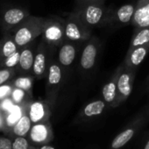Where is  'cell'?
Instances as JSON below:
<instances>
[{"instance_id": "obj_1", "label": "cell", "mask_w": 149, "mask_h": 149, "mask_svg": "<svg viewBox=\"0 0 149 149\" xmlns=\"http://www.w3.org/2000/svg\"><path fill=\"white\" fill-rule=\"evenodd\" d=\"M74 11L78 13L84 23L91 29L109 23L110 12L104 3L91 0H77V6Z\"/></svg>"}, {"instance_id": "obj_2", "label": "cell", "mask_w": 149, "mask_h": 149, "mask_svg": "<svg viewBox=\"0 0 149 149\" xmlns=\"http://www.w3.org/2000/svg\"><path fill=\"white\" fill-rule=\"evenodd\" d=\"M66 40L73 42L87 41L91 37V30L81 19L77 13L72 12L65 19Z\"/></svg>"}, {"instance_id": "obj_3", "label": "cell", "mask_w": 149, "mask_h": 149, "mask_svg": "<svg viewBox=\"0 0 149 149\" xmlns=\"http://www.w3.org/2000/svg\"><path fill=\"white\" fill-rule=\"evenodd\" d=\"M46 19L29 17L26 21L16 31L14 41L19 47H24L42 34Z\"/></svg>"}, {"instance_id": "obj_4", "label": "cell", "mask_w": 149, "mask_h": 149, "mask_svg": "<svg viewBox=\"0 0 149 149\" xmlns=\"http://www.w3.org/2000/svg\"><path fill=\"white\" fill-rule=\"evenodd\" d=\"M42 35L47 44L54 47H61L67 40L65 35V19L59 17L46 19Z\"/></svg>"}, {"instance_id": "obj_5", "label": "cell", "mask_w": 149, "mask_h": 149, "mask_svg": "<svg viewBox=\"0 0 149 149\" xmlns=\"http://www.w3.org/2000/svg\"><path fill=\"white\" fill-rule=\"evenodd\" d=\"M100 42L97 37H91L87 40L86 45L83 48L80 56V68L84 72L91 70L96 64V61L99 53Z\"/></svg>"}, {"instance_id": "obj_6", "label": "cell", "mask_w": 149, "mask_h": 149, "mask_svg": "<svg viewBox=\"0 0 149 149\" xmlns=\"http://www.w3.org/2000/svg\"><path fill=\"white\" fill-rule=\"evenodd\" d=\"M134 69L125 67L119 74L118 79V97L117 99H125L127 98L132 90V84L134 82L135 77Z\"/></svg>"}, {"instance_id": "obj_7", "label": "cell", "mask_w": 149, "mask_h": 149, "mask_svg": "<svg viewBox=\"0 0 149 149\" xmlns=\"http://www.w3.org/2000/svg\"><path fill=\"white\" fill-rule=\"evenodd\" d=\"M78 42L66 40L59 49L58 61L62 68L70 67L76 60L78 52Z\"/></svg>"}, {"instance_id": "obj_8", "label": "cell", "mask_w": 149, "mask_h": 149, "mask_svg": "<svg viewBox=\"0 0 149 149\" xmlns=\"http://www.w3.org/2000/svg\"><path fill=\"white\" fill-rule=\"evenodd\" d=\"M135 6L127 4L118 7L112 13H110L109 23L112 26H125L132 23Z\"/></svg>"}, {"instance_id": "obj_9", "label": "cell", "mask_w": 149, "mask_h": 149, "mask_svg": "<svg viewBox=\"0 0 149 149\" xmlns=\"http://www.w3.org/2000/svg\"><path fill=\"white\" fill-rule=\"evenodd\" d=\"M131 24L134 28L149 27V0H138Z\"/></svg>"}, {"instance_id": "obj_10", "label": "cell", "mask_w": 149, "mask_h": 149, "mask_svg": "<svg viewBox=\"0 0 149 149\" xmlns=\"http://www.w3.org/2000/svg\"><path fill=\"white\" fill-rule=\"evenodd\" d=\"M149 53V45L136 47L129 48L124 61V65L126 68L136 70V68L144 61L146 54Z\"/></svg>"}, {"instance_id": "obj_11", "label": "cell", "mask_w": 149, "mask_h": 149, "mask_svg": "<svg viewBox=\"0 0 149 149\" xmlns=\"http://www.w3.org/2000/svg\"><path fill=\"white\" fill-rule=\"evenodd\" d=\"M124 68V63L117 68L115 72L112 74L110 80L103 87V97L106 103H113L118 97V79L119 74Z\"/></svg>"}, {"instance_id": "obj_12", "label": "cell", "mask_w": 149, "mask_h": 149, "mask_svg": "<svg viewBox=\"0 0 149 149\" xmlns=\"http://www.w3.org/2000/svg\"><path fill=\"white\" fill-rule=\"evenodd\" d=\"M62 67L60 63L53 61L48 66L47 76V84L50 91H54V93L59 90L62 83Z\"/></svg>"}, {"instance_id": "obj_13", "label": "cell", "mask_w": 149, "mask_h": 149, "mask_svg": "<svg viewBox=\"0 0 149 149\" xmlns=\"http://www.w3.org/2000/svg\"><path fill=\"white\" fill-rule=\"evenodd\" d=\"M47 68V52L44 47L41 45L37 54L34 55V61L33 66V71L35 77L39 78H42L46 74Z\"/></svg>"}, {"instance_id": "obj_14", "label": "cell", "mask_w": 149, "mask_h": 149, "mask_svg": "<svg viewBox=\"0 0 149 149\" xmlns=\"http://www.w3.org/2000/svg\"><path fill=\"white\" fill-rule=\"evenodd\" d=\"M32 121L30 119V117L26 114H24L20 119L11 128V133L12 135L15 137L22 136L25 137L27 133H29L31 128H32Z\"/></svg>"}, {"instance_id": "obj_15", "label": "cell", "mask_w": 149, "mask_h": 149, "mask_svg": "<svg viewBox=\"0 0 149 149\" xmlns=\"http://www.w3.org/2000/svg\"><path fill=\"white\" fill-rule=\"evenodd\" d=\"M146 45H149V27L135 28L129 48Z\"/></svg>"}, {"instance_id": "obj_16", "label": "cell", "mask_w": 149, "mask_h": 149, "mask_svg": "<svg viewBox=\"0 0 149 149\" xmlns=\"http://www.w3.org/2000/svg\"><path fill=\"white\" fill-rule=\"evenodd\" d=\"M47 114V108L43 102L36 101L31 104L29 107L28 116L30 117V119L33 123L36 124L40 122Z\"/></svg>"}, {"instance_id": "obj_17", "label": "cell", "mask_w": 149, "mask_h": 149, "mask_svg": "<svg viewBox=\"0 0 149 149\" xmlns=\"http://www.w3.org/2000/svg\"><path fill=\"white\" fill-rule=\"evenodd\" d=\"M48 135V130L46 125L36 123L32 126L29 132V139L33 143L44 142Z\"/></svg>"}, {"instance_id": "obj_18", "label": "cell", "mask_w": 149, "mask_h": 149, "mask_svg": "<svg viewBox=\"0 0 149 149\" xmlns=\"http://www.w3.org/2000/svg\"><path fill=\"white\" fill-rule=\"evenodd\" d=\"M25 11L19 8H12L6 12L4 15L5 22L8 25H17L19 24L26 17Z\"/></svg>"}, {"instance_id": "obj_19", "label": "cell", "mask_w": 149, "mask_h": 149, "mask_svg": "<svg viewBox=\"0 0 149 149\" xmlns=\"http://www.w3.org/2000/svg\"><path fill=\"white\" fill-rule=\"evenodd\" d=\"M34 61L33 52L30 48H25L20 52L19 58V67L23 71H29L33 68Z\"/></svg>"}, {"instance_id": "obj_20", "label": "cell", "mask_w": 149, "mask_h": 149, "mask_svg": "<svg viewBox=\"0 0 149 149\" xmlns=\"http://www.w3.org/2000/svg\"><path fill=\"white\" fill-rule=\"evenodd\" d=\"M23 115L24 113H23V110L21 106H19L18 104H15L13 107V109L9 111L8 115L6 116L5 119V127L11 130V128L20 119V118Z\"/></svg>"}, {"instance_id": "obj_21", "label": "cell", "mask_w": 149, "mask_h": 149, "mask_svg": "<svg viewBox=\"0 0 149 149\" xmlns=\"http://www.w3.org/2000/svg\"><path fill=\"white\" fill-rule=\"evenodd\" d=\"M104 106H105L104 102H103L101 100L94 101V102L90 103L84 108V112L85 116H87V117H92V116L99 115L103 112Z\"/></svg>"}, {"instance_id": "obj_22", "label": "cell", "mask_w": 149, "mask_h": 149, "mask_svg": "<svg viewBox=\"0 0 149 149\" xmlns=\"http://www.w3.org/2000/svg\"><path fill=\"white\" fill-rule=\"evenodd\" d=\"M133 134H134V132L132 129H128V130L121 132L112 141V144H111L112 147L115 148V149L120 148L121 146H123L124 145H125L131 139V138L133 136Z\"/></svg>"}, {"instance_id": "obj_23", "label": "cell", "mask_w": 149, "mask_h": 149, "mask_svg": "<svg viewBox=\"0 0 149 149\" xmlns=\"http://www.w3.org/2000/svg\"><path fill=\"white\" fill-rule=\"evenodd\" d=\"M17 46L18 45L15 43V41H13L12 40H8L5 41V43L3 44V46L1 47L2 56L6 59L7 57L13 54L15 52H17Z\"/></svg>"}, {"instance_id": "obj_24", "label": "cell", "mask_w": 149, "mask_h": 149, "mask_svg": "<svg viewBox=\"0 0 149 149\" xmlns=\"http://www.w3.org/2000/svg\"><path fill=\"white\" fill-rule=\"evenodd\" d=\"M32 86H33L32 77H19L15 81V87L22 89L26 91H29L32 89Z\"/></svg>"}, {"instance_id": "obj_25", "label": "cell", "mask_w": 149, "mask_h": 149, "mask_svg": "<svg viewBox=\"0 0 149 149\" xmlns=\"http://www.w3.org/2000/svg\"><path fill=\"white\" fill-rule=\"evenodd\" d=\"M13 149H29L28 140L22 136L15 137L13 142Z\"/></svg>"}, {"instance_id": "obj_26", "label": "cell", "mask_w": 149, "mask_h": 149, "mask_svg": "<svg viewBox=\"0 0 149 149\" xmlns=\"http://www.w3.org/2000/svg\"><path fill=\"white\" fill-rule=\"evenodd\" d=\"M19 58H20V53L17 51L13 54H12L11 56H9L6 59L5 65L7 68H13L19 63Z\"/></svg>"}, {"instance_id": "obj_27", "label": "cell", "mask_w": 149, "mask_h": 149, "mask_svg": "<svg viewBox=\"0 0 149 149\" xmlns=\"http://www.w3.org/2000/svg\"><path fill=\"white\" fill-rule=\"evenodd\" d=\"M26 96V91L19 89V88H16L13 92H12V97H13V101L15 102L16 104H20L24 97Z\"/></svg>"}, {"instance_id": "obj_28", "label": "cell", "mask_w": 149, "mask_h": 149, "mask_svg": "<svg viewBox=\"0 0 149 149\" xmlns=\"http://www.w3.org/2000/svg\"><path fill=\"white\" fill-rule=\"evenodd\" d=\"M13 140L6 136H0V149H13Z\"/></svg>"}, {"instance_id": "obj_29", "label": "cell", "mask_w": 149, "mask_h": 149, "mask_svg": "<svg viewBox=\"0 0 149 149\" xmlns=\"http://www.w3.org/2000/svg\"><path fill=\"white\" fill-rule=\"evenodd\" d=\"M12 76L10 69H1L0 70V85L4 84Z\"/></svg>"}, {"instance_id": "obj_30", "label": "cell", "mask_w": 149, "mask_h": 149, "mask_svg": "<svg viewBox=\"0 0 149 149\" xmlns=\"http://www.w3.org/2000/svg\"><path fill=\"white\" fill-rule=\"evenodd\" d=\"M12 91L9 85H0V100H4Z\"/></svg>"}, {"instance_id": "obj_31", "label": "cell", "mask_w": 149, "mask_h": 149, "mask_svg": "<svg viewBox=\"0 0 149 149\" xmlns=\"http://www.w3.org/2000/svg\"><path fill=\"white\" fill-rule=\"evenodd\" d=\"M0 106H1V109L3 111H8L9 112L13 109V107L14 106V104L13 103V100L6 98V99H4L3 100V102H2L1 104H0Z\"/></svg>"}, {"instance_id": "obj_32", "label": "cell", "mask_w": 149, "mask_h": 149, "mask_svg": "<svg viewBox=\"0 0 149 149\" xmlns=\"http://www.w3.org/2000/svg\"><path fill=\"white\" fill-rule=\"evenodd\" d=\"M4 128H5V118L0 114V130H2Z\"/></svg>"}, {"instance_id": "obj_33", "label": "cell", "mask_w": 149, "mask_h": 149, "mask_svg": "<svg viewBox=\"0 0 149 149\" xmlns=\"http://www.w3.org/2000/svg\"><path fill=\"white\" fill-rule=\"evenodd\" d=\"M40 149H54V148L52 147V146H42Z\"/></svg>"}, {"instance_id": "obj_34", "label": "cell", "mask_w": 149, "mask_h": 149, "mask_svg": "<svg viewBox=\"0 0 149 149\" xmlns=\"http://www.w3.org/2000/svg\"><path fill=\"white\" fill-rule=\"evenodd\" d=\"M91 1H94V2H99V3H104L105 0H91Z\"/></svg>"}, {"instance_id": "obj_35", "label": "cell", "mask_w": 149, "mask_h": 149, "mask_svg": "<svg viewBox=\"0 0 149 149\" xmlns=\"http://www.w3.org/2000/svg\"><path fill=\"white\" fill-rule=\"evenodd\" d=\"M145 149H149V141L147 142V144L146 145V147H145Z\"/></svg>"}, {"instance_id": "obj_36", "label": "cell", "mask_w": 149, "mask_h": 149, "mask_svg": "<svg viewBox=\"0 0 149 149\" xmlns=\"http://www.w3.org/2000/svg\"><path fill=\"white\" fill-rule=\"evenodd\" d=\"M0 109H1V106H0Z\"/></svg>"}, {"instance_id": "obj_37", "label": "cell", "mask_w": 149, "mask_h": 149, "mask_svg": "<svg viewBox=\"0 0 149 149\" xmlns=\"http://www.w3.org/2000/svg\"><path fill=\"white\" fill-rule=\"evenodd\" d=\"M148 78H149V77H148Z\"/></svg>"}]
</instances>
